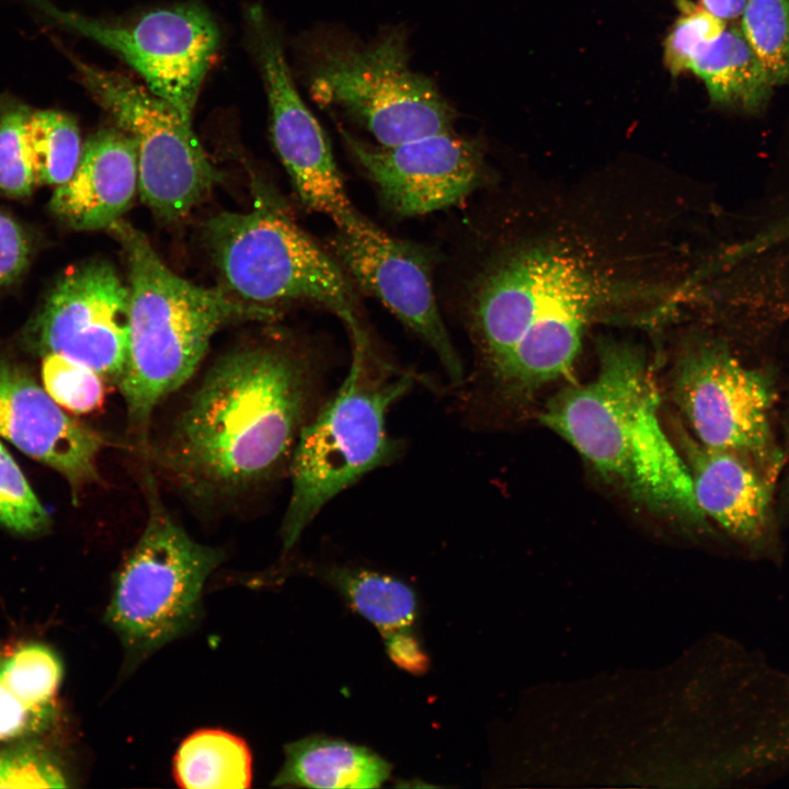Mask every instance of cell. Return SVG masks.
<instances>
[{
	"label": "cell",
	"instance_id": "1",
	"mask_svg": "<svg viewBox=\"0 0 789 789\" xmlns=\"http://www.w3.org/2000/svg\"><path fill=\"white\" fill-rule=\"evenodd\" d=\"M318 376L291 347L247 346L220 357L147 453L193 500L238 495L289 468L311 420Z\"/></svg>",
	"mask_w": 789,
	"mask_h": 789
},
{
	"label": "cell",
	"instance_id": "2",
	"mask_svg": "<svg viewBox=\"0 0 789 789\" xmlns=\"http://www.w3.org/2000/svg\"><path fill=\"white\" fill-rule=\"evenodd\" d=\"M617 290L565 248L530 245L502 258L471 301L474 335L502 388L515 395L567 374L587 323Z\"/></svg>",
	"mask_w": 789,
	"mask_h": 789
},
{
	"label": "cell",
	"instance_id": "3",
	"mask_svg": "<svg viewBox=\"0 0 789 789\" xmlns=\"http://www.w3.org/2000/svg\"><path fill=\"white\" fill-rule=\"evenodd\" d=\"M598 370L545 408L541 422L604 478L658 514L702 524L687 462L660 420V393L642 352L603 341Z\"/></svg>",
	"mask_w": 789,
	"mask_h": 789
},
{
	"label": "cell",
	"instance_id": "4",
	"mask_svg": "<svg viewBox=\"0 0 789 789\" xmlns=\"http://www.w3.org/2000/svg\"><path fill=\"white\" fill-rule=\"evenodd\" d=\"M107 229L125 250L130 281L128 354L117 386L129 430L146 451L155 409L192 377L216 332L232 323L271 321L278 313L178 276L146 236L121 218Z\"/></svg>",
	"mask_w": 789,
	"mask_h": 789
},
{
	"label": "cell",
	"instance_id": "5",
	"mask_svg": "<svg viewBox=\"0 0 789 789\" xmlns=\"http://www.w3.org/2000/svg\"><path fill=\"white\" fill-rule=\"evenodd\" d=\"M347 330L348 373L333 398L301 428L293 453L291 494L281 527L284 550L296 544L332 498L393 461L401 450L386 430V414L416 377L380 358L362 324Z\"/></svg>",
	"mask_w": 789,
	"mask_h": 789
},
{
	"label": "cell",
	"instance_id": "6",
	"mask_svg": "<svg viewBox=\"0 0 789 789\" xmlns=\"http://www.w3.org/2000/svg\"><path fill=\"white\" fill-rule=\"evenodd\" d=\"M409 53L401 26L368 43L324 26L305 43L309 93L362 124L380 146L453 129L455 110L431 78L410 68Z\"/></svg>",
	"mask_w": 789,
	"mask_h": 789
},
{
	"label": "cell",
	"instance_id": "7",
	"mask_svg": "<svg viewBox=\"0 0 789 789\" xmlns=\"http://www.w3.org/2000/svg\"><path fill=\"white\" fill-rule=\"evenodd\" d=\"M147 521L115 580L105 621L132 665L181 636L195 621L204 584L225 553L195 541L163 504L145 472Z\"/></svg>",
	"mask_w": 789,
	"mask_h": 789
},
{
	"label": "cell",
	"instance_id": "8",
	"mask_svg": "<svg viewBox=\"0 0 789 789\" xmlns=\"http://www.w3.org/2000/svg\"><path fill=\"white\" fill-rule=\"evenodd\" d=\"M215 263L230 291L253 304L310 300L361 323L354 288L327 254L273 197L260 194L248 213L222 211L206 226Z\"/></svg>",
	"mask_w": 789,
	"mask_h": 789
},
{
	"label": "cell",
	"instance_id": "9",
	"mask_svg": "<svg viewBox=\"0 0 789 789\" xmlns=\"http://www.w3.org/2000/svg\"><path fill=\"white\" fill-rule=\"evenodd\" d=\"M70 58L89 94L133 138L142 201L165 220L185 216L221 178L192 122L125 75Z\"/></svg>",
	"mask_w": 789,
	"mask_h": 789
},
{
	"label": "cell",
	"instance_id": "10",
	"mask_svg": "<svg viewBox=\"0 0 789 789\" xmlns=\"http://www.w3.org/2000/svg\"><path fill=\"white\" fill-rule=\"evenodd\" d=\"M674 396L698 443L741 456L774 482L781 455L771 432L768 376L717 342H698L678 361Z\"/></svg>",
	"mask_w": 789,
	"mask_h": 789
},
{
	"label": "cell",
	"instance_id": "11",
	"mask_svg": "<svg viewBox=\"0 0 789 789\" xmlns=\"http://www.w3.org/2000/svg\"><path fill=\"white\" fill-rule=\"evenodd\" d=\"M61 25L118 55L146 88L173 105L187 121L217 54L220 32L199 4L157 9L129 23H108L49 7Z\"/></svg>",
	"mask_w": 789,
	"mask_h": 789
},
{
	"label": "cell",
	"instance_id": "12",
	"mask_svg": "<svg viewBox=\"0 0 789 789\" xmlns=\"http://www.w3.org/2000/svg\"><path fill=\"white\" fill-rule=\"evenodd\" d=\"M129 288L102 261L67 272L27 330L39 353H55L118 385L128 354Z\"/></svg>",
	"mask_w": 789,
	"mask_h": 789
},
{
	"label": "cell",
	"instance_id": "13",
	"mask_svg": "<svg viewBox=\"0 0 789 789\" xmlns=\"http://www.w3.org/2000/svg\"><path fill=\"white\" fill-rule=\"evenodd\" d=\"M248 21L281 160L304 204L342 226L358 213L346 194L322 127L295 87L282 38L261 8H251Z\"/></svg>",
	"mask_w": 789,
	"mask_h": 789
},
{
	"label": "cell",
	"instance_id": "14",
	"mask_svg": "<svg viewBox=\"0 0 789 789\" xmlns=\"http://www.w3.org/2000/svg\"><path fill=\"white\" fill-rule=\"evenodd\" d=\"M331 247L343 270L421 336L438 356L450 381L460 384L464 367L438 310L427 254L359 214L338 226Z\"/></svg>",
	"mask_w": 789,
	"mask_h": 789
},
{
	"label": "cell",
	"instance_id": "15",
	"mask_svg": "<svg viewBox=\"0 0 789 789\" xmlns=\"http://www.w3.org/2000/svg\"><path fill=\"white\" fill-rule=\"evenodd\" d=\"M341 134L386 204L401 216H420L456 205L480 184L478 140L453 129L397 146L371 145Z\"/></svg>",
	"mask_w": 789,
	"mask_h": 789
},
{
	"label": "cell",
	"instance_id": "16",
	"mask_svg": "<svg viewBox=\"0 0 789 789\" xmlns=\"http://www.w3.org/2000/svg\"><path fill=\"white\" fill-rule=\"evenodd\" d=\"M0 436L59 472L73 498L99 480L98 457L108 446L99 432L67 415L26 370L0 362Z\"/></svg>",
	"mask_w": 789,
	"mask_h": 789
},
{
	"label": "cell",
	"instance_id": "17",
	"mask_svg": "<svg viewBox=\"0 0 789 789\" xmlns=\"http://www.w3.org/2000/svg\"><path fill=\"white\" fill-rule=\"evenodd\" d=\"M138 188L137 150L121 128H103L82 145L71 178L56 187L49 210L77 230L108 228L130 206Z\"/></svg>",
	"mask_w": 789,
	"mask_h": 789
},
{
	"label": "cell",
	"instance_id": "18",
	"mask_svg": "<svg viewBox=\"0 0 789 789\" xmlns=\"http://www.w3.org/2000/svg\"><path fill=\"white\" fill-rule=\"evenodd\" d=\"M687 466L697 504L723 529L747 544L769 528L773 481L741 456L688 439Z\"/></svg>",
	"mask_w": 789,
	"mask_h": 789
},
{
	"label": "cell",
	"instance_id": "19",
	"mask_svg": "<svg viewBox=\"0 0 789 789\" xmlns=\"http://www.w3.org/2000/svg\"><path fill=\"white\" fill-rule=\"evenodd\" d=\"M390 770L389 763L369 748L315 735L285 746V761L273 786L376 788Z\"/></svg>",
	"mask_w": 789,
	"mask_h": 789
},
{
	"label": "cell",
	"instance_id": "20",
	"mask_svg": "<svg viewBox=\"0 0 789 789\" xmlns=\"http://www.w3.org/2000/svg\"><path fill=\"white\" fill-rule=\"evenodd\" d=\"M689 70L712 102L754 112L768 102L774 84L741 26H728L693 60Z\"/></svg>",
	"mask_w": 789,
	"mask_h": 789
},
{
	"label": "cell",
	"instance_id": "21",
	"mask_svg": "<svg viewBox=\"0 0 789 789\" xmlns=\"http://www.w3.org/2000/svg\"><path fill=\"white\" fill-rule=\"evenodd\" d=\"M173 776L180 787L188 789L248 788L252 781L251 752L230 732L197 730L175 752Z\"/></svg>",
	"mask_w": 789,
	"mask_h": 789
},
{
	"label": "cell",
	"instance_id": "22",
	"mask_svg": "<svg viewBox=\"0 0 789 789\" xmlns=\"http://www.w3.org/2000/svg\"><path fill=\"white\" fill-rule=\"evenodd\" d=\"M320 578L339 591L346 603L382 636L411 628L415 620V593L397 578L343 565L321 569Z\"/></svg>",
	"mask_w": 789,
	"mask_h": 789
},
{
	"label": "cell",
	"instance_id": "23",
	"mask_svg": "<svg viewBox=\"0 0 789 789\" xmlns=\"http://www.w3.org/2000/svg\"><path fill=\"white\" fill-rule=\"evenodd\" d=\"M24 136L37 184L57 187L71 178L82 151L80 132L71 115L28 106Z\"/></svg>",
	"mask_w": 789,
	"mask_h": 789
},
{
	"label": "cell",
	"instance_id": "24",
	"mask_svg": "<svg viewBox=\"0 0 789 789\" xmlns=\"http://www.w3.org/2000/svg\"><path fill=\"white\" fill-rule=\"evenodd\" d=\"M59 656L42 643H27L0 659V676L31 709L52 717L62 679Z\"/></svg>",
	"mask_w": 789,
	"mask_h": 789
},
{
	"label": "cell",
	"instance_id": "25",
	"mask_svg": "<svg viewBox=\"0 0 789 789\" xmlns=\"http://www.w3.org/2000/svg\"><path fill=\"white\" fill-rule=\"evenodd\" d=\"M740 26L774 87L789 84V0H750Z\"/></svg>",
	"mask_w": 789,
	"mask_h": 789
},
{
	"label": "cell",
	"instance_id": "26",
	"mask_svg": "<svg viewBox=\"0 0 789 789\" xmlns=\"http://www.w3.org/2000/svg\"><path fill=\"white\" fill-rule=\"evenodd\" d=\"M28 106L0 95V193L13 198L28 196L37 184L24 136Z\"/></svg>",
	"mask_w": 789,
	"mask_h": 789
},
{
	"label": "cell",
	"instance_id": "27",
	"mask_svg": "<svg viewBox=\"0 0 789 789\" xmlns=\"http://www.w3.org/2000/svg\"><path fill=\"white\" fill-rule=\"evenodd\" d=\"M45 391L64 409L77 414L96 410L104 400V378L91 368L55 353L44 354Z\"/></svg>",
	"mask_w": 789,
	"mask_h": 789
},
{
	"label": "cell",
	"instance_id": "28",
	"mask_svg": "<svg viewBox=\"0 0 789 789\" xmlns=\"http://www.w3.org/2000/svg\"><path fill=\"white\" fill-rule=\"evenodd\" d=\"M50 516L0 442V526L23 536L42 534Z\"/></svg>",
	"mask_w": 789,
	"mask_h": 789
},
{
	"label": "cell",
	"instance_id": "29",
	"mask_svg": "<svg viewBox=\"0 0 789 789\" xmlns=\"http://www.w3.org/2000/svg\"><path fill=\"white\" fill-rule=\"evenodd\" d=\"M678 16L664 44V60L673 75L689 70L694 58L727 27V21L701 3L676 0Z\"/></svg>",
	"mask_w": 789,
	"mask_h": 789
},
{
	"label": "cell",
	"instance_id": "30",
	"mask_svg": "<svg viewBox=\"0 0 789 789\" xmlns=\"http://www.w3.org/2000/svg\"><path fill=\"white\" fill-rule=\"evenodd\" d=\"M67 779L50 754L34 743L0 748V788H61Z\"/></svg>",
	"mask_w": 789,
	"mask_h": 789
},
{
	"label": "cell",
	"instance_id": "31",
	"mask_svg": "<svg viewBox=\"0 0 789 789\" xmlns=\"http://www.w3.org/2000/svg\"><path fill=\"white\" fill-rule=\"evenodd\" d=\"M30 244L22 227L0 210V286L14 283L28 263Z\"/></svg>",
	"mask_w": 789,
	"mask_h": 789
},
{
	"label": "cell",
	"instance_id": "32",
	"mask_svg": "<svg viewBox=\"0 0 789 789\" xmlns=\"http://www.w3.org/2000/svg\"><path fill=\"white\" fill-rule=\"evenodd\" d=\"M49 718L27 707L0 676V741L34 732Z\"/></svg>",
	"mask_w": 789,
	"mask_h": 789
},
{
	"label": "cell",
	"instance_id": "33",
	"mask_svg": "<svg viewBox=\"0 0 789 789\" xmlns=\"http://www.w3.org/2000/svg\"><path fill=\"white\" fill-rule=\"evenodd\" d=\"M386 651L391 661L400 668L420 675L427 671L430 661L411 628L384 634Z\"/></svg>",
	"mask_w": 789,
	"mask_h": 789
},
{
	"label": "cell",
	"instance_id": "34",
	"mask_svg": "<svg viewBox=\"0 0 789 789\" xmlns=\"http://www.w3.org/2000/svg\"><path fill=\"white\" fill-rule=\"evenodd\" d=\"M750 0H701V4L714 16L730 21L742 16Z\"/></svg>",
	"mask_w": 789,
	"mask_h": 789
}]
</instances>
